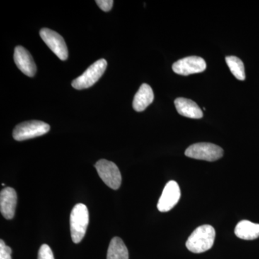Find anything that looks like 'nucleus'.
Returning a JSON list of instances; mask_svg holds the SVG:
<instances>
[{"label":"nucleus","instance_id":"obj_1","mask_svg":"<svg viewBox=\"0 0 259 259\" xmlns=\"http://www.w3.org/2000/svg\"><path fill=\"white\" fill-rule=\"evenodd\" d=\"M215 238V231L212 226H199L191 234L186 243L187 249L194 253H201L212 248Z\"/></svg>","mask_w":259,"mask_h":259},{"label":"nucleus","instance_id":"obj_2","mask_svg":"<svg viewBox=\"0 0 259 259\" xmlns=\"http://www.w3.org/2000/svg\"><path fill=\"white\" fill-rule=\"evenodd\" d=\"M90 221L88 207L85 204H77L74 206L70 216V229L72 241L79 243L86 233Z\"/></svg>","mask_w":259,"mask_h":259},{"label":"nucleus","instance_id":"obj_3","mask_svg":"<svg viewBox=\"0 0 259 259\" xmlns=\"http://www.w3.org/2000/svg\"><path fill=\"white\" fill-rule=\"evenodd\" d=\"M50 125L39 120L27 121L15 127L13 136L18 141L34 139L47 134L50 131Z\"/></svg>","mask_w":259,"mask_h":259},{"label":"nucleus","instance_id":"obj_4","mask_svg":"<svg viewBox=\"0 0 259 259\" xmlns=\"http://www.w3.org/2000/svg\"><path fill=\"white\" fill-rule=\"evenodd\" d=\"M107 62L102 59L92 64L79 77L72 81L73 88L76 90H84L93 86L101 78L107 69Z\"/></svg>","mask_w":259,"mask_h":259},{"label":"nucleus","instance_id":"obj_5","mask_svg":"<svg viewBox=\"0 0 259 259\" xmlns=\"http://www.w3.org/2000/svg\"><path fill=\"white\" fill-rule=\"evenodd\" d=\"M187 157L207 161H214L223 156L222 148L209 143H198L192 145L185 151Z\"/></svg>","mask_w":259,"mask_h":259},{"label":"nucleus","instance_id":"obj_6","mask_svg":"<svg viewBox=\"0 0 259 259\" xmlns=\"http://www.w3.org/2000/svg\"><path fill=\"white\" fill-rule=\"evenodd\" d=\"M97 173L101 180L112 190H118L122 182V177L118 167L113 162L101 159L95 164Z\"/></svg>","mask_w":259,"mask_h":259},{"label":"nucleus","instance_id":"obj_7","mask_svg":"<svg viewBox=\"0 0 259 259\" xmlns=\"http://www.w3.org/2000/svg\"><path fill=\"white\" fill-rule=\"evenodd\" d=\"M40 35L42 40L59 59L66 61L68 59L67 46L64 39L58 32L51 29L42 28L40 30Z\"/></svg>","mask_w":259,"mask_h":259},{"label":"nucleus","instance_id":"obj_8","mask_svg":"<svg viewBox=\"0 0 259 259\" xmlns=\"http://www.w3.org/2000/svg\"><path fill=\"white\" fill-rule=\"evenodd\" d=\"M207 68L205 61L199 56H189L177 61L172 66V69L177 74L188 76L204 71Z\"/></svg>","mask_w":259,"mask_h":259},{"label":"nucleus","instance_id":"obj_9","mask_svg":"<svg viewBox=\"0 0 259 259\" xmlns=\"http://www.w3.org/2000/svg\"><path fill=\"white\" fill-rule=\"evenodd\" d=\"M181 197L180 186L175 181H170L165 186L161 197L158 200L157 207L161 212H168L178 203Z\"/></svg>","mask_w":259,"mask_h":259},{"label":"nucleus","instance_id":"obj_10","mask_svg":"<svg viewBox=\"0 0 259 259\" xmlns=\"http://www.w3.org/2000/svg\"><path fill=\"white\" fill-rule=\"evenodd\" d=\"M14 61L17 66L24 74L29 77L35 76L36 73V65L34 62L31 54L25 48L18 46L15 48Z\"/></svg>","mask_w":259,"mask_h":259},{"label":"nucleus","instance_id":"obj_11","mask_svg":"<svg viewBox=\"0 0 259 259\" xmlns=\"http://www.w3.org/2000/svg\"><path fill=\"white\" fill-rule=\"evenodd\" d=\"M17 193L12 187H5L0 194V210L3 217L8 220L14 218L17 204Z\"/></svg>","mask_w":259,"mask_h":259},{"label":"nucleus","instance_id":"obj_12","mask_svg":"<svg viewBox=\"0 0 259 259\" xmlns=\"http://www.w3.org/2000/svg\"><path fill=\"white\" fill-rule=\"evenodd\" d=\"M175 104L177 112L184 117L192 119H200L203 117V112L192 100L180 97L175 100Z\"/></svg>","mask_w":259,"mask_h":259},{"label":"nucleus","instance_id":"obj_13","mask_svg":"<svg viewBox=\"0 0 259 259\" xmlns=\"http://www.w3.org/2000/svg\"><path fill=\"white\" fill-rule=\"evenodd\" d=\"M153 100L154 94L152 88L147 83H143L138 93L135 95L133 107L136 111H144L152 103Z\"/></svg>","mask_w":259,"mask_h":259},{"label":"nucleus","instance_id":"obj_14","mask_svg":"<svg viewBox=\"0 0 259 259\" xmlns=\"http://www.w3.org/2000/svg\"><path fill=\"white\" fill-rule=\"evenodd\" d=\"M235 234L238 238L247 241L256 239L259 237V224L248 221H242L237 224Z\"/></svg>","mask_w":259,"mask_h":259},{"label":"nucleus","instance_id":"obj_15","mask_svg":"<svg viewBox=\"0 0 259 259\" xmlns=\"http://www.w3.org/2000/svg\"><path fill=\"white\" fill-rule=\"evenodd\" d=\"M107 259H129L128 250L119 237H115L110 241Z\"/></svg>","mask_w":259,"mask_h":259},{"label":"nucleus","instance_id":"obj_16","mask_svg":"<svg viewBox=\"0 0 259 259\" xmlns=\"http://www.w3.org/2000/svg\"><path fill=\"white\" fill-rule=\"evenodd\" d=\"M226 61L232 74L237 79L243 81L245 79L244 64L243 61L236 56H226Z\"/></svg>","mask_w":259,"mask_h":259},{"label":"nucleus","instance_id":"obj_17","mask_svg":"<svg viewBox=\"0 0 259 259\" xmlns=\"http://www.w3.org/2000/svg\"><path fill=\"white\" fill-rule=\"evenodd\" d=\"M37 259H55L54 253L49 245L42 244L38 251Z\"/></svg>","mask_w":259,"mask_h":259},{"label":"nucleus","instance_id":"obj_18","mask_svg":"<svg viewBox=\"0 0 259 259\" xmlns=\"http://www.w3.org/2000/svg\"><path fill=\"white\" fill-rule=\"evenodd\" d=\"M12 249L3 240L0 241V259H12Z\"/></svg>","mask_w":259,"mask_h":259},{"label":"nucleus","instance_id":"obj_19","mask_svg":"<svg viewBox=\"0 0 259 259\" xmlns=\"http://www.w3.org/2000/svg\"><path fill=\"white\" fill-rule=\"evenodd\" d=\"M96 3L100 9L108 12L112 9L114 2L112 0H97Z\"/></svg>","mask_w":259,"mask_h":259}]
</instances>
